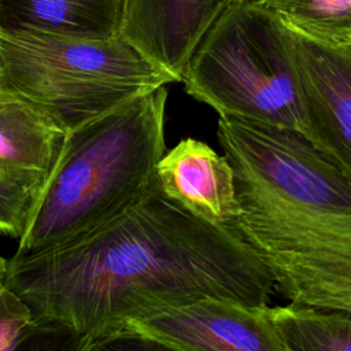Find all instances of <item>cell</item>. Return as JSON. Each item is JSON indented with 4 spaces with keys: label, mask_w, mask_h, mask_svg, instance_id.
<instances>
[{
    "label": "cell",
    "mask_w": 351,
    "mask_h": 351,
    "mask_svg": "<svg viewBox=\"0 0 351 351\" xmlns=\"http://www.w3.org/2000/svg\"><path fill=\"white\" fill-rule=\"evenodd\" d=\"M126 0H0V33L111 38Z\"/></svg>",
    "instance_id": "9"
},
{
    "label": "cell",
    "mask_w": 351,
    "mask_h": 351,
    "mask_svg": "<svg viewBox=\"0 0 351 351\" xmlns=\"http://www.w3.org/2000/svg\"><path fill=\"white\" fill-rule=\"evenodd\" d=\"M5 266H7V261H4L1 256H0V278L3 277L4 271H5Z\"/></svg>",
    "instance_id": "17"
},
{
    "label": "cell",
    "mask_w": 351,
    "mask_h": 351,
    "mask_svg": "<svg viewBox=\"0 0 351 351\" xmlns=\"http://www.w3.org/2000/svg\"><path fill=\"white\" fill-rule=\"evenodd\" d=\"M261 1H263L265 4H267L269 7H271V5H274L276 3H278L280 0H261Z\"/></svg>",
    "instance_id": "18"
},
{
    "label": "cell",
    "mask_w": 351,
    "mask_h": 351,
    "mask_svg": "<svg viewBox=\"0 0 351 351\" xmlns=\"http://www.w3.org/2000/svg\"><path fill=\"white\" fill-rule=\"evenodd\" d=\"M285 27L298 75L306 138L351 185V44H332L287 23Z\"/></svg>",
    "instance_id": "6"
},
{
    "label": "cell",
    "mask_w": 351,
    "mask_h": 351,
    "mask_svg": "<svg viewBox=\"0 0 351 351\" xmlns=\"http://www.w3.org/2000/svg\"><path fill=\"white\" fill-rule=\"evenodd\" d=\"M0 88L33 101L67 133L176 75L121 34L82 38L0 33Z\"/></svg>",
    "instance_id": "5"
},
{
    "label": "cell",
    "mask_w": 351,
    "mask_h": 351,
    "mask_svg": "<svg viewBox=\"0 0 351 351\" xmlns=\"http://www.w3.org/2000/svg\"><path fill=\"white\" fill-rule=\"evenodd\" d=\"M156 180L166 197L202 219L228 226L240 214L233 167L204 141L186 137L166 151Z\"/></svg>",
    "instance_id": "8"
},
{
    "label": "cell",
    "mask_w": 351,
    "mask_h": 351,
    "mask_svg": "<svg viewBox=\"0 0 351 351\" xmlns=\"http://www.w3.org/2000/svg\"><path fill=\"white\" fill-rule=\"evenodd\" d=\"M3 282L33 319L60 321L86 337L204 298L263 306L274 291L266 266L230 226L193 215L159 186L66 247L12 256Z\"/></svg>",
    "instance_id": "1"
},
{
    "label": "cell",
    "mask_w": 351,
    "mask_h": 351,
    "mask_svg": "<svg viewBox=\"0 0 351 351\" xmlns=\"http://www.w3.org/2000/svg\"><path fill=\"white\" fill-rule=\"evenodd\" d=\"M267 306L204 298L156 310L122 328L169 340L189 351H287Z\"/></svg>",
    "instance_id": "7"
},
{
    "label": "cell",
    "mask_w": 351,
    "mask_h": 351,
    "mask_svg": "<svg viewBox=\"0 0 351 351\" xmlns=\"http://www.w3.org/2000/svg\"><path fill=\"white\" fill-rule=\"evenodd\" d=\"M181 82L219 117L293 130L306 138L287 27L261 0L226 4L192 51Z\"/></svg>",
    "instance_id": "4"
},
{
    "label": "cell",
    "mask_w": 351,
    "mask_h": 351,
    "mask_svg": "<svg viewBox=\"0 0 351 351\" xmlns=\"http://www.w3.org/2000/svg\"><path fill=\"white\" fill-rule=\"evenodd\" d=\"M85 340L86 336L60 321L34 318L7 351H80Z\"/></svg>",
    "instance_id": "14"
},
{
    "label": "cell",
    "mask_w": 351,
    "mask_h": 351,
    "mask_svg": "<svg viewBox=\"0 0 351 351\" xmlns=\"http://www.w3.org/2000/svg\"><path fill=\"white\" fill-rule=\"evenodd\" d=\"M66 136L41 107L0 88V169L48 177Z\"/></svg>",
    "instance_id": "10"
},
{
    "label": "cell",
    "mask_w": 351,
    "mask_h": 351,
    "mask_svg": "<svg viewBox=\"0 0 351 351\" xmlns=\"http://www.w3.org/2000/svg\"><path fill=\"white\" fill-rule=\"evenodd\" d=\"M287 351H351V314L303 304L267 306Z\"/></svg>",
    "instance_id": "11"
},
{
    "label": "cell",
    "mask_w": 351,
    "mask_h": 351,
    "mask_svg": "<svg viewBox=\"0 0 351 351\" xmlns=\"http://www.w3.org/2000/svg\"><path fill=\"white\" fill-rule=\"evenodd\" d=\"M167 85L70 130L14 256L66 247L112 221L158 186L166 152Z\"/></svg>",
    "instance_id": "3"
},
{
    "label": "cell",
    "mask_w": 351,
    "mask_h": 351,
    "mask_svg": "<svg viewBox=\"0 0 351 351\" xmlns=\"http://www.w3.org/2000/svg\"><path fill=\"white\" fill-rule=\"evenodd\" d=\"M80 351H189L169 340L136 329L119 328L88 336Z\"/></svg>",
    "instance_id": "15"
},
{
    "label": "cell",
    "mask_w": 351,
    "mask_h": 351,
    "mask_svg": "<svg viewBox=\"0 0 351 351\" xmlns=\"http://www.w3.org/2000/svg\"><path fill=\"white\" fill-rule=\"evenodd\" d=\"M47 178L0 169V233L23 236Z\"/></svg>",
    "instance_id": "13"
},
{
    "label": "cell",
    "mask_w": 351,
    "mask_h": 351,
    "mask_svg": "<svg viewBox=\"0 0 351 351\" xmlns=\"http://www.w3.org/2000/svg\"><path fill=\"white\" fill-rule=\"evenodd\" d=\"M239 217L230 226L289 303L351 314V185L300 133L219 117Z\"/></svg>",
    "instance_id": "2"
},
{
    "label": "cell",
    "mask_w": 351,
    "mask_h": 351,
    "mask_svg": "<svg viewBox=\"0 0 351 351\" xmlns=\"http://www.w3.org/2000/svg\"><path fill=\"white\" fill-rule=\"evenodd\" d=\"M271 8L291 27L332 44H351V0H280Z\"/></svg>",
    "instance_id": "12"
},
{
    "label": "cell",
    "mask_w": 351,
    "mask_h": 351,
    "mask_svg": "<svg viewBox=\"0 0 351 351\" xmlns=\"http://www.w3.org/2000/svg\"><path fill=\"white\" fill-rule=\"evenodd\" d=\"M226 1H229V3H230V1H241V0H226Z\"/></svg>",
    "instance_id": "19"
},
{
    "label": "cell",
    "mask_w": 351,
    "mask_h": 351,
    "mask_svg": "<svg viewBox=\"0 0 351 351\" xmlns=\"http://www.w3.org/2000/svg\"><path fill=\"white\" fill-rule=\"evenodd\" d=\"M0 74H1V66H0Z\"/></svg>",
    "instance_id": "20"
},
{
    "label": "cell",
    "mask_w": 351,
    "mask_h": 351,
    "mask_svg": "<svg viewBox=\"0 0 351 351\" xmlns=\"http://www.w3.org/2000/svg\"><path fill=\"white\" fill-rule=\"evenodd\" d=\"M33 321L29 306L0 278V351H7L23 328Z\"/></svg>",
    "instance_id": "16"
}]
</instances>
